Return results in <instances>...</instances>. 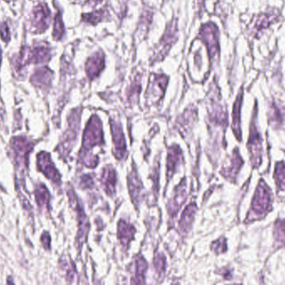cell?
Masks as SVG:
<instances>
[{"label":"cell","instance_id":"8","mask_svg":"<svg viewBox=\"0 0 285 285\" xmlns=\"http://www.w3.org/2000/svg\"><path fill=\"white\" fill-rule=\"evenodd\" d=\"M50 50L47 47H35L30 51H27L25 54H22L20 56V63L18 64H25L33 63V64H39V63L47 62L50 60ZM18 61V62H19Z\"/></svg>","mask_w":285,"mask_h":285},{"label":"cell","instance_id":"20","mask_svg":"<svg viewBox=\"0 0 285 285\" xmlns=\"http://www.w3.org/2000/svg\"><path fill=\"white\" fill-rule=\"evenodd\" d=\"M102 182L105 185V190L109 194L114 193V186L116 183V175L112 168H107L105 169L102 176Z\"/></svg>","mask_w":285,"mask_h":285},{"label":"cell","instance_id":"17","mask_svg":"<svg viewBox=\"0 0 285 285\" xmlns=\"http://www.w3.org/2000/svg\"><path fill=\"white\" fill-rule=\"evenodd\" d=\"M135 230L132 226L126 223L124 221H120L118 226V236L122 244L127 246L130 240L134 238Z\"/></svg>","mask_w":285,"mask_h":285},{"label":"cell","instance_id":"7","mask_svg":"<svg viewBox=\"0 0 285 285\" xmlns=\"http://www.w3.org/2000/svg\"><path fill=\"white\" fill-rule=\"evenodd\" d=\"M37 165L41 173L45 175L48 179L51 180L55 184L61 182L60 174L55 168L51 160L50 155L48 152H42L37 156Z\"/></svg>","mask_w":285,"mask_h":285},{"label":"cell","instance_id":"4","mask_svg":"<svg viewBox=\"0 0 285 285\" xmlns=\"http://www.w3.org/2000/svg\"><path fill=\"white\" fill-rule=\"evenodd\" d=\"M255 115L252 119L250 125V135H249L248 148L250 153L251 163L253 168H257L262 162V139L256 127Z\"/></svg>","mask_w":285,"mask_h":285},{"label":"cell","instance_id":"12","mask_svg":"<svg viewBox=\"0 0 285 285\" xmlns=\"http://www.w3.org/2000/svg\"><path fill=\"white\" fill-rule=\"evenodd\" d=\"M269 122L272 127L278 128L285 122V107L276 101H272L269 106Z\"/></svg>","mask_w":285,"mask_h":285},{"label":"cell","instance_id":"21","mask_svg":"<svg viewBox=\"0 0 285 285\" xmlns=\"http://www.w3.org/2000/svg\"><path fill=\"white\" fill-rule=\"evenodd\" d=\"M35 200L39 207H48V202H49V193H48V189L43 184H40L37 186L35 189Z\"/></svg>","mask_w":285,"mask_h":285},{"label":"cell","instance_id":"34","mask_svg":"<svg viewBox=\"0 0 285 285\" xmlns=\"http://www.w3.org/2000/svg\"><path fill=\"white\" fill-rule=\"evenodd\" d=\"M1 60H2V51H1V49H0V64H1Z\"/></svg>","mask_w":285,"mask_h":285},{"label":"cell","instance_id":"1","mask_svg":"<svg viewBox=\"0 0 285 285\" xmlns=\"http://www.w3.org/2000/svg\"><path fill=\"white\" fill-rule=\"evenodd\" d=\"M272 193L267 184L261 180L258 183V187L256 189L255 194L253 197L249 214H253V216L247 219V222L258 219L265 216L271 208Z\"/></svg>","mask_w":285,"mask_h":285},{"label":"cell","instance_id":"19","mask_svg":"<svg viewBox=\"0 0 285 285\" xmlns=\"http://www.w3.org/2000/svg\"><path fill=\"white\" fill-rule=\"evenodd\" d=\"M181 156H182V152L179 147L176 146L170 148V152H169V161H168V174L169 177H172V175L175 172L176 167L180 161Z\"/></svg>","mask_w":285,"mask_h":285},{"label":"cell","instance_id":"30","mask_svg":"<svg viewBox=\"0 0 285 285\" xmlns=\"http://www.w3.org/2000/svg\"><path fill=\"white\" fill-rule=\"evenodd\" d=\"M0 36L5 42H9L10 40V33L7 23H2L0 25Z\"/></svg>","mask_w":285,"mask_h":285},{"label":"cell","instance_id":"6","mask_svg":"<svg viewBox=\"0 0 285 285\" xmlns=\"http://www.w3.org/2000/svg\"><path fill=\"white\" fill-rule=\"evenodd\" d=\"M12 152L14 155V161L16 165L21 168L23 165L25 168L27 165L26 161L28 160V155L32 149V144L27 140V138L23 136L14 137L10 142Z\"/></svg>","mask_w":285,"mask_h":285},{"label":"cell","instance_id":"33","mask_svg":"<svg viewBox=\"0 0 285 285\" xmlns=\"http://www.w3.org/2000/svg\"><path fill=\"white\" fill-rule=\"evenodd\" d=\"M81 185H82L84 187H89L93 185V182H92L91 177L89 176H85V177H82V182H81Z\"/></svg>","mask_w":285,"mask_h":285},{"label":"cell","instance_id":"15","mask_svg":"<svg viewBox=\"0 0 285 285\" xmlns=\"http://www.w3.org/2000/svg\"><path fill=\"white\" fill-rule=\"evenodd\" d=\"M53 78V73L47 67H43L37 69L34 76L31 77V82L39 88L48 87L50 85Z\"/></svg>","mask_w":285,"mask_h":285},{"label":"cell","instance_id":"3","mask_svg":"<svg viewBox=\"0 0 285 285\" xmlns=\"http://www.w3.org/2000/svg\"><path fill=\"white\" fill-rule=\"evenodd\" d=\"M219 34L218 28L211 22L203 25L199 31V37L207 46L210 58H215L219 55Z\"/></svg>","mask_w":285,"mask_h":285},{"label":"cell","instance_id":"25","mask_svg":"<svg viewBox=\"0 0 285 285\" xmlns=\"http://www.w3.org/2000/svg\"><path fill=\"white\" fill-rule=\"evenodd\" d=\"M105 16V12L103 9L98 10V11L93 12L90 14H85L83 15V19L87 23H91V25H97L98 22L103 20Z\"/></svg>","mask_w":285,"mask_h":285},{"label":"cell","instance_id":"28","mask_svg":"<svg viewBox=\"0 0 285 285\" xmlns=\"http://www.w3.org/2000/svg\"><path fill=\"white\" fill-rule=\"evenodd\" d=\"M137 274H136V278H135V280L133 281V283H144V276L143 274H144V271L147 268L146 263L144 261V258H139L137 261Z\"/></svg>","mask_w":285,"mask_h":285},{"label":"cell","instance_id":"32","mask_svg":"<svg viewBox=\"0 0 285 285\" xmlns=\"http://www.w3.org/2000/svg\"><path fill=\"white\" fill-rule=\"evenodd\" d=\"M156 267L158 273H162L164 270V258L162 255H159L156 259Z\"/></svg>","mask_w":285,"mask_h":285},{"label":"cell","instance_id":"14","mask_svg":"<svg viewBox=\"0 0 285 285\" xmlns=\"http://www.w3.org/2000/svg\"><path fill=\"white\" fill-rule=\"evenodd\" d=\"M243 102V89L239 92L237 99L235 101L234 105L233 110V128L234 133L237 137L238 140H241L242 133H241V128H240V111H241V106Z\"/></svg>","mask_w":285,"mask_h":285},{"label":"cell","instance_id":"22","mask_svg":"<svg viewBox=\"0 0 285 285\" xmlns=\"http://www.w3.org/2000/svg\"><path fill=\"white\" fill-rule=\"evenodd\" d=\"M196 207L195 205L192 204L189 207H186V209L184 211L182 215V219L180 220V228L184 231H187L191 226L192 222L194 221V213H195Z\"/></svg>","mask_w":285,"mask_h":285},{"label":"cell","instance_id":"24","mask_svg":"<svg viewBox=\"0 0 285 285\" xmlns=\"http://www.w3.org/2000/svg\"><path fill=\"white\" fill-rule=\"evenodd\" d=\"M274 178L278 190H285V165L283 162H278L274 172Z\"/></svg>","mask_w":285,"mask_h":285},{"label":"cell","instance_id":"23","mask_svg":"<svg viewBox=\"0 0 285 285\" xmlns=\"http://www.w3.org/2000/svg\"><path fill=\"white\" fill-rule=\"evenodd\" d=\"M274 239L279 246L285 245V220L278 219L274 225Z\"/></svg>","mask_w":285,"mask_h":285},{"label":"cell","instance_id":"31","mask_svg":"<svg viewBox=\"0 0 285 285\" xmlns=\"http://www.w3.org/2000/svg\"><path fill=\"white\" fill-rule=\"evenodd\" d=\"M50 236L48 232H43L41 236V243L43 244V248L45 249H49L50 248Z\"/></svg>","mask_w":285,"mask_h":285},{"label":"cell","instance_id":"9","mask_svg":"<svg viewBox=\"0 0 285 285\" xmlns=\"http://www.w3.org/2000/svg\"><path fill=\"white\" fill-rule=\"evenodd\" d=\"M50 16V11L45 4H40L34 10L33 27L35 32L42 33L48 28V18Z\"/></svg>","mask_w":285,"mask_h":285},{"label":"cell","instance_id":"26","mask_svg":"<svg viewBox=\"0 0 285 285\" xmlns=\"http://www.w3.org/2000/svg\"><path fill=\"white\" fill-rule=\"evenodd\" d=\"M64 23L62 20L61 15L60 14H58L57 16L55 17V26H54V31H53L54 39L60 40L64 35Z\"/></svg>","mask_w":285,"mask_h":285},{"label":"cell","instance_id":"29","mask_svg":"<svg viewBox=\"0 0 285 285\" xmlns=\"http://www.w3.org/2000/svg\"><path fill=\"white\" fill-rule=\"evenodd\" d=\"M212 249L215 251L216 253H224L227 250V246H226L225 239L224 238L217 240L212 244Z\"/></svg>","mask_w":285,"mask_h":285},{"label":"cell","instance_id":"16","mask_svg":"<svg viewBox=\"0 0 285 285\" xmlns=\"http://www.w3.org/2000/svg\"><path fill=\"white\" fill-rule=\"evenodd\" d=\"M242 165L243 161L241 156L239 154L238 149H235L232 159H231L230 165L224 168V170H222V174L228 179H235Z\"/></svg>","mask_w":285,"mask_h":285},{"label":"cell","instance_id":"10","mask_svg":"<svg viewBox=\"0 0 285 285\" xmlns=\"http://www.w3.org/2000/svg\"><path fill=\"white\" fill-rule=\"evenodd\" d=\"M105 67V55L102 52H97L87 60L85 70L90 80H94L103 70Z\"/></svg>","mask_w":285,"mask_h":285},{"label":"cell","instance_id":"13","mask_svg":"<svg viewBox=\"0 0 285 285\" xmlns=\"http://www.w3.org/2000/svg\"><path fill=\"white\" fill-rule=\"evenodd\" d=\"M111 130H112L117 157L118 159H122L125 154L126 147L121 127L116 122H111Z\"/></svg>","mask_w":285,"mask_h":285},{"label":"cell","instance_id":"27","mask_svg":"<svg viewBox=\"0 0 285 285\" xmlns=\"http://www.w3.org/2000/svg\"><path fill=\"white\" fill-rule=\"evenodd\" d=\"M186 200L185 198V191L183 189V186H181L180 191L177 192L176 193L175 197H174V199H173V202L172 203L171 206H170V211L173 213H177V211H178V208L180 207L181 204L185 202Z\"/></svg>","mask_w":285,"mask_h":285},{"label":"cell","instance_id":"5","mask_svg":"<svg viewBox=\"0 0 285 285\" xmlns=\"http://www.w3.org/2000/svg\"><path fill=\"white\" fill-rule=\"evenodd\" d=\"M103 142V132L100 120L97 115H93L87 126L84 135V148H90L97 144Z\"/></svg>","mask_w":285,"mask_h":285},{"label":"cell","instance_id":"11","mask_svg":"<svg viewBox=\"0 0 285 285\" xmlns=\"http://www.w3.org/2000/svg\"><path fill=\"white\" fill-rule=\"evenodd\" d=\"M278 17H279L278 11L274 9L268 13L260 14L254 21L252 28L253 35H260V33L269 28L270 25L278 20Z\"/></svg>","mask_w":285,"mask_h":285},{"label":"cell","instance_id":"18","mask_svg":"<svg viewBox=\"0 0 285 285\" xmlns=\"http://www.w3.org/2000/svg\"><path fill=\"white\" fill-rule=\"evenodd\" d=\"M128 186H129L130 193H131L133 201L135 203H138L140 199L139 198L140 195H141L142 184L139 181L137 173H135V171L128 177Z\"/></svg>","mask_w":285,"mask_h":285},{"label":"cell","instance_id":"2","mask_svg":"<svg viewBox=\"0 0 285 285\" xmlns=\"http://www.w3.org/2000/svg\"><path fill=\"white\" fill-rule=\"evenodd\" d=\"M177 40V21L172 20L167 27L153 55V62L162 60Z\"/></svg>","mask_w":285,"mask_h":285}]
</instances>
